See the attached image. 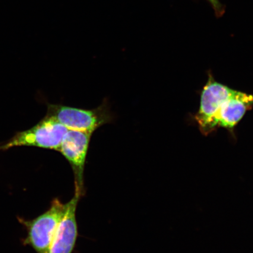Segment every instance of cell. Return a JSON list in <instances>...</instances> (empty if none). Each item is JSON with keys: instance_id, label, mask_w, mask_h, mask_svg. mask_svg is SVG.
I'll use <instances>...</instances> for the list:
<instances>
[{"instance_id": "obj_1", "label": "cell", "mask_w": 253, "mask_h": 253, "mask_svg": "<svg viewBox=\"0 0 253 253\" xmlns=\"http://www.w3.org/2000/svg\"><path fill=\"white\" fill-rule=\"evenodd\" d=\"M46 116L54 119L68 129L92 133L100 126L112 122L113 120L108 103L105 101L94 109L48 104Z\"/></svg>"}, {"instance_id": "obj_2", "label": "cell", "mask_w": 253, "mask_h": 253, "mask_svg": "<svg viewBox=\"0 0 253 253\" xmlns=\"http://www.w3.org/2000/svg\"><path fill=\"white\" fill-rule=\"evenodd\" d=\"M68 129L54 119L45 116L33 127L18 132L10 140L0 145V151L21 147H36L59 151Z\"/></svg>"}, {"instance_id": "obj_3", "label": "cell", "mask_w": 253, "mask_h": 253, "mask_svg": "<svg viewBox=\"0 0 253 253\" xmlns=\"http://www.w3.org/2000/svg\"><path fill=\"white\" fill-rule=\"evenodd\" d=\"M66 207V204L55 198L45 212L33 220H22L28 231L24 244L31 246L37 253H47Z\"/></svg>"}, {"instance_id": "obj_4", "label": "cell", "mask_w": 253, "mask_h": 253, "mask_svg": "<svg viewBox=\"0 0 253 253\" xmlns=\"http://www.w3.org/2000/svg\"><path fill=\"white\" fill-rule=\"evenodd\" d=\"M92 132L68 129L59 152L66 158L74 174L75 193L84 195L85 163Z\"/></svg>"}, {"instance_id": "obj_5", "label": "cell", "mask_w": 253, "mask_h": 253, "mask_svg": "<svg viewBox=\"0 0 253 253\" xmlns=\"http://www.w3.org/2000/svg\"><path fill=\"white\" fill-rule=\"evenodd\" d=\"M235 90L214 80L212 75H209L207 84L201 94L200 107L195 116L202 134L208 135L216 130L215 119L221 104Z\"/></svg>"}, {"instance_id": "obj_6", "label": "cell", "mask_w": 253, "mask_h": 253, "mask_svg": "<svg viewBox=\"0 0 253 253\" xmlns=\"http://www.w3.org/2000/svg\"><path fill=\"white\" fill-rule=\"evenodd\" d=\"M81 196L75 192L74 197L66 204V210L57 229L47 253H72L78 235L77 209Z\"/></svg>"}, {"instance_id": "obj_7", "label": "cell", "mask_w": 253, "mask_h": 253, "mask_svg": "<svg viewBox=\"0 0 253 253\" xmlns=\"http://www.w3.org/2000/svg\"><path fill=\"white\" fill-rule=\"evenodd\" d=\"M253 107V94L234 91L221 104L215 119L216 128H226L232 133L236 125Z\"/></svg>"}, {"instance_id": "obj_8", "label": "cell", "mask_w": 253, "mask_h": 253, "mask_svg": "<svg viewBox=\"0 0 253 253\" xmlns=\"http://www.w3.org/2000/svg\"><path fill=\"white\" fill-rule=\"evenodd\" d=\"M208 1L210 3L211 7L214 9V10L215 12H216L217 15L220 16L221 14H223L224 9L223 8L222 5L221 4L219 0H208Z\"/></svg>"}]
</instances>
